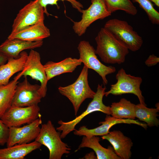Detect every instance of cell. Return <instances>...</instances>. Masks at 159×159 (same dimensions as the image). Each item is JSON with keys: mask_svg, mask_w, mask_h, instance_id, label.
Segmentation results:
<instances>
[{"mask_svg": "<svg viewBox=\"0 0 159 159\" xmlns=\"http://www.w3.org/2000/svg\"><path fill=\"white\" fill-rule=\"evenodd\" d=\"M95 39L97 45L96 54L102 62L111 64L124 62L129 49L108 30L101 28Z\"/></svg>", "mask_w": 159, "mask_h": 159, "instance_id": "6da1fadb", "label": "cell"}, {"mask_svg": "<svg viewBox=\"0 0 159 159\" xmlns=\"http://www.w3.org/2000/svg\"><path fill=\"white\" fill-rule=\"evenodd\" d=\"M88 68L84 65L76 81L72 84L58 88L59 93L72 103L76 116L79 108L85 99H93L95 94L90 88L88 80Z\"/></svg>", "mask_w": 159, "mask_h": 159, "instance_id": "7a4b0ae2", "label": "cell"}, {"mask_svg": "<svg viewBox=\"0 0 159 159\" xmlns=\"http://www.w3.org/2000/svg\"><path fill=\"white\" fill-rule=\"evenodd\" d=\"M60 133L57 132L50 120L42 124L39 133L35 140L45 146L49 151V159H61L64 154L70 152L71 149L61 140Z\"/></svg>", "mask_w": 159, "mask_h": 159, "instance_id": "3957f363", "label": "cell"}, {"mask_svg": "<svg viewBox=\"0 0 159 159\" xmlns=\"http://www.w3.org/2000/svg\"><path fill=\"white\" fill-rule=\"evenodd\" d=\"M104 27L129 50L136 51L141 47L143 40L126 21L113 19L105 23Z\"/></svg>", "mask_w": 159, "mask_h": 159, "instance_id": "277c9868", "label": "cell"}, {"mask_svg": "<svg viewBox=\"0 0 159 159\" xmlns=\"http://www.w3.org/2000/svg\"><path fill=\"white\" fill-rule=\"evenodd\" d=\"M106 89L105 86L103 87L102 85L99 84L92 100L84 112L72 120L68 122H64L61 120L58 121V123L60 126L57 127L56 129L61 132L60 137L62 139L64 138L69 133L75 130L76 125L84 117L90 113L96 111H100L106 115H111L110 107L105 105L102 101Z\"/></svg>", "mask_w": 159, "mask_h": 159, "instance_id": "5b68a950", "label": "cell"}, {"mask_svg": "<svg viewBox=\"0 0 159 159\" xmlns=\"http://www.w3.org/2000/svg\"><path fill=\"white\" fill-rule=\"evenodd\" d=\"M115 77L117 82L111 85L110 90L105 92V95L106 97L110 94L120 95L132 94L138 97L140 103L146 105L140 88L142 82L141 77L127 74L122 68L118 71Z\"/></svg>", "mask_w": 159, "mask_h": 159, "instance_id": "8992f818", "label": "cell"}, {"mask_svg": "<svg viewBox=\"0 0 159 159\" xmlns=\"http://www.w3.org/2000/svg\"><path fill=\"white\" fill-rule=\"evenodd\" d=\"M91 4L87 9H82L81 19L78 21H73V29L74 33L80 37L87 28L95 21L103 19L111 15L104 0H91Z\"/></svg>", "mask_w": 159, "mask_h": 159, "instance_id": "52a82bcc", "label": "cell"}, {"mask_svg": "<svg viewBox=\"0 0 159 159\" xmlns=\"http://www.w3.org/2000/svg\"><path fill=\"white\" fill-rule=\"evenodd\" d=\"M77 49L79 54V59L84 65L97 72L101 77L103 85H107L108 81L106 76L114 73L116 71L115 68L112 66H107L102 64L98 59L95 49L88 41H81Z\"/></svg>", "mask_w": 159, "mask_h": 159, "instance_id": "ba28073f", "label": "cell"}, {"mask_svg": "<svg viewBox=\"0 0 159 159\" xmlns=\"http://www.w3.org/2000/svg\"><path fill=\"white\" fill-rule=\"evenodd\" d=\"M44 9L38 0L31 1L19 11L13 21L11 33L44 22Z\"/></svg>", "mask_w": 159, "mask_h": 159, "instance_id": "9c48e42d", "label": "cell"}, {"mask_svg": "<svg viewBox=\"0 0 159 159\" xmlns=\"http://www.w3.org/2000/svg\"><path fill=\"white\" fill-rule=\"evenodd\" d=\"M40 110L38 105L25 107L11 106L0 119L9 127H19L29 124L41 116Z\"/></svg>", "mask_w": 159, "mask_h": 159, "instance_id": "30bf717a", "label": "cell"}, {"mask_svg": "<svg viewBox=\"0 0 159 159\" xmlns=\"http://www.w3.org/2000/svg\"><path fill=\"white\" fill-rule=\"evenodd\" d=\"M16 86L11 106L25 107L38 105L43 98L40 85L31 84L27 77Z\"/></svg>", "mask_w": 159, "mask_h": 159, "instance_id": "8fae6325", "label": "cell"}, {"mask_svg": "<svg viewBox=\"0 0 159 159\" xmlns=\"http://www.w3.org/2000/svg\"><path fill=\"white\" fill-rule=\"evenodd\" d=\"M41 116L32 122L22 127H11L6 143L9 147L17 144H26L35 140L40 130L42 121Z\"/></svg>", "mask_w": 159, "mask_h": 159, "instance_id": "7c38bea8", "label": "cell"}, {"mask_svg": "<svg viewBox=\"0 0 159 159\" xmlns=\"http://www.w3.org/2000/svg\"><path fill=\"white\" fill-rule=\"evenodd\" d=\"M22 76H29L32 79L40 83V91L43 98L47 94L48 81L45 71L41 62L39 53L34 49H31L28 54L24 68Z\"/></svg>", "mask_w": 159, "mask_h": 159, "instance_id": "4fadbf2b", "label": "cell"}, {"mask_svg": "<svg viewBox=\"0 0 159 159\" xmlns=\"http://www.w3.org/2000/svg\"><path fill=\"white\" fill-rule=\"evenodd\" d=\"M135 124L146 129L147 125L137 120L128 119H119L115 118L110 115H107L105 121L100 122V126L92 129H89L86 126H83L77 130H75L74 134L79 136L90 137L93 136H103L107 134L110 128L113 126L118 124Z\"/></svg>", "mask_w": 159, "mask_h": 159, "instance_id": "5bb4252c", "label": "cell"}, {"mask_svg": "<svg viewBox=\"0 0 159 159\" xmlns=\"http://www.w3.org/2000/svg\"><path fill=\"white\" fill-rule=\"evenodd\" d=\"M103 140H108L112 146L114 152L121 159H129L132 155L131 149L133 146L131 139L120 130H114L102 136Z\"/></svg>", "mask_w": 159, "mask_h": 159, "instance_id": "9a60e30c", "label": "cell"}, {"mask_svg": "<svg viewBox=\"0 0 159 159\" xmlns=\"http://www.w3.org/2000/svg\"><path fill=\"white\" fill-rule=\"evenodd\" d=\"M43 40L29 42L17 39L7 38L0 45V53L8 58H18L20 53L26 49H33L41 47L43 44Z\"/></svg>", "mask_w": 159, "mask_h": 159, "instance_id": "2e32d148", "label": "cell"}, {"mask_svg": "<svg viewBox=\"0 0 159 159\" xmlns=\"http://www.w3.org/2000/svg\"><path fill=\"white\" fill-rule=\"evenodd\" d=\"M50 35L49 29L45 25L44 21L28 26L15 33H11L7 38L34 42L43 40Z\"/></svg>", "mask_w": 159, "mask_h": 159, "instance_id": "e0dca14e", "label": "cell"}, {"mask_svg": "<svg viewBox=\"0 0 159 159\" xmlns=\"http://www.w3.org/2000/svg\"><path fill=\"white\" fill-rule=\"evenodd\" d=\"M82 63L79 59L71 57L66 58L57 62H48L44 65L47 81L62 74L72 72Z\"/></svg>", "mask_w": 159, "mask_h": 159, "instance_id": "ac0fdd59", "label": "cell"}, {"mask_svg": "<svg viewBox=\"0 0 159 159\" xmlns=\"http://www.w3.org/2000/svg\"><path fill=\"white\" fill-rule=\"evenodd\" d=\"M28 55L24 51L20 53L18 58H8L7 63L0 65V85L7 84L14 74L24 69Z\"/></svg>", "mask_w": 159, "mask_h": 159, "instance_id": "d6986e66", "label": "cell"}, {"mask_svg": "<svg viewBox=\"0 0 159 159\" xmlns=\"http://www.w3.org/2000/svg\"><path fill=\"white\" fill-rule=\"evenodd\" d=\"M100 140L97 136H83L81 143L75 152L82 148H88L95 151L97 159H121L115 154L113 147L110 146L107 148L103 147L100 144Z\"/></svg>", "mask_w": 159, "mask_h": 159, "instance_id": "ffe728a7", "label": "cell"}, {"mask_svg": "<svg viewBox=\"0 0 159 159\" xmlns=\"http://www.w3.org/2000/svg\"><path fill=\"white\" fill-rule=\"evenodd\" d=\"M42 145L34 140L28 143L16 144L0 148V159H24L28 154L40 148Z\"/></svg>", "mask_w": 159, "mask_h": 159, "instance_id": "44dd1931", "label": "cell"}, {"mask_svg": "<svg viewBox=\"0 0 159 159\" xmlns=\"http://www.w3.org/2000/svg\"><path fill=\"white\" fill-rule=\"evenodd\" d=\"M24 69L6 85H0V118L11 106L13 98L19 80L22 76Z\"/></svg>", "mask_w": 159, "mask_h": 159, "instance_id": "7402d4cb", "label": "cell"}, {"mask_svg": "<svg viewBox=\"0 0 159 159\" xmlns=\"http://www.w3.org/2000/svg\"><path fill=\"white\" fill-rule=\"evenodd\" d=\"M135 105L125 98L112 103L110 107L111 115L115 118L135 120Z\"/></svg>", "mask_w": 159, "mask_h": 159, "instance_id": "603a6c76", "label": "cell"}, {"mask_svg": "<svg viewBox=\"0 0 159 159\" xmlns=\"http://www.w3.org/2000/svg\"><path fill=\"white\" fill-rule=\"evenodd\" d=\"M159 110L158 108H149L140 103L135 105V118L145 122L149 127H158L159 125V120L157 117Z\"/></svg>", "mask_w": 159, "mask_h": 159, "instance_id": "cb8c5ba5", "label": "cell"}, {"mask_svg": "<svg viewBox=\"0 0 159 159\" xmlns=\"http://www.w3.org/2000/svg\"><path fill=\"white\" fill-rule=\"evenodd\" d=\"M107 6L111 13L117 10L124 11L129 14L135 15L138 11L130 0H104Z\"/></svg>", "mask_w": 159, "mask_h": 159, "instance_id": "d4e9b609", "label": "cell"}, {"mask_svg": "<svg viewBox=\"0 0 159 159\" xmlns=\"http://www.w3.org/2000/svg\"><path fill=\"white\" fill-rule=\"evenodd\" d=\"M138 2L147 13L149 20L153 24H159V13L154 8L149 0H134Z\"/></svg>", "mask_w": 159, "mask_h": 159, "instance_id": "484cf974", "label": "cell"}, {"mask_svg": "<svg viewBox=\"0 0 159 159\" xmlns=\"http://www.w3.org/2000/svg\"><path fill=\"white\" fill-rule=\"evenodd\" d=\"M39 2L44 8V13L47 16L51 15L47 11V6L48 5H55L58 9L59 8V6H58L57 2L59 1H67L69 2L71 4L72 7L76 9L80 12H81V11L83 8L82 4L79 1L77 0H38Z\"/></svg>", "mask_w": 159, "mask_h": 159, "instance_id": "4316f807", "label": "cell"}, {"mask_svg": "<svg viewBox=\"0 0 159 159\" xmlns=\"http://www.w3.org/2000/svg\"><path fill=\"white\" fill-rule=\"evenodd\" d=\"M9 128L0 118V145L6 144L8 138Z\"/></svg>", "mask_w": 159, "mask_h": 159, "instance_id": "83f0119b", "label": "cell"}, {"mask_svg": "<svg viewBox=\"0 0 159 159\" xmlns=\"http://www.w3.org/2000/svg\"><path fill=\"white\" fill-rule=\"evenodd\" d=\"M159 62V58L152 54L149 56L145 62V64L148 67H151L156 65Z\"/></svg>", "mask_w": 159, "mask_h": 159, "instance_id": "f1b7e54d", "label": "cell"}, {"mask_svg": "<svg viewBox=\"0 0 159 159\" xmlns=\"http://www.w3.org/2000/svg\"><path fill=\"white\" fill-rule=\"evenodd\" d=\"M8 59L5 55L0 53V65L5 63L7 61Z\"/></svg>", "mask_w": 159, "mask_h": 159, "instance_id": "f546056e", "label": "cell"}, {"mask_svg": "<svg viewBox=\"0 0 159 159\" xmlns=\"http://www.w3.org/2000/svg\"><path fill=\"white\" fill-rule=\"evenodd\" d=\"M85 159H97V157L95 155L94 153L93 152H91L87 153L84 157Z\"/></svg>", "mask_w": 159, "mask_h": 159, "instance_id": "4dcf8cb0", "label": "cell"}, {"mask_svg": "<svg viewBox=\"0 0 159 159\" xmlns=\"http://www.w3.org/2000/svg\"><path fill=\"white\" fill-rule=\"evenodd\" d=\"M153 2L156 6H159V0H149Z\"/></svg>", "mask_w": 159, "mask_h": 159, "instance_id": "1f68e13d", "label": "cell"}]
</instances>
